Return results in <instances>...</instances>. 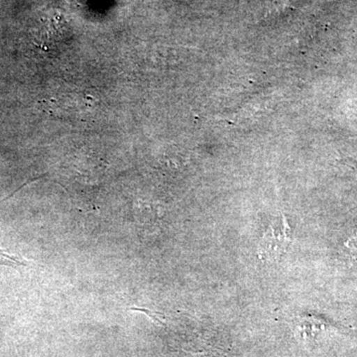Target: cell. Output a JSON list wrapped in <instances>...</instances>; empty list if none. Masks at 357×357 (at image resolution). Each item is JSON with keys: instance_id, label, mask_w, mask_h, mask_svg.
<instances>
[{"instance_id": "1", "label": "cell", "mask_w": 357, "mask_h": 357, "mask_svg": "<svg viewBox=\"0 0 357 357\" xmlns=\"http://www.w3.org/2000/svg\"><path fill=\"white\" fill-rule=\"evenodd\" d=\"M293 243V230L287 218L282 215L270 223L257 246V255L264 262H278L287 253Z\"/></svg>"}, {"instance_id": "2", "label": "cell", "mask_w": 357, "mask_h": 357, "mask_svg": "<svg viewBox=\"0 0 357 357\" xmlns=\"http://www.w3.org/2000/svg\"><path fill=\"white\" fill-rule=\"evenodd\" d=\"M23 262L16 258L15 256L6 253V251L0 248V265H6V266H18L22 265Z\"/></svg>"}]
</instances>
